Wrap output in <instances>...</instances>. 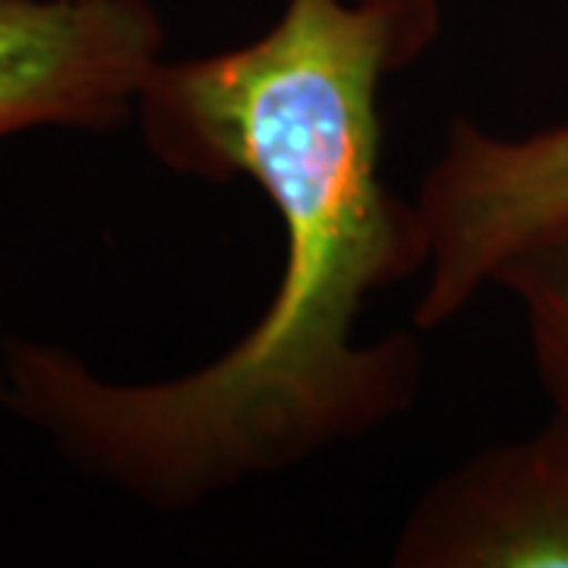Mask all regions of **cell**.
Segmentation results:
<instances>
[{"label":"cell","instance_id":"7a4b0ae2","mask_svg":"<svg viewBox=\"0 0 568 568\" xmlns=\"http://www.w3.org/2000/svg\"><path fill=\"white\" fill-rule=\"evenodd\" d=\"M414 200L429 246L414 328L433 332L462 316L518 246L568 215V121L528 136L452 121Z\"/></svg>","mask_w":568,"mask_h":568},{"label":"cell","instance_id":"3957f363","mask_svg":"<svg viewBox=\"0 0 568 568\" xmlns=\"http://www.w3.org/2000/svg\"><path fill=\"white\" fill-rule=\"evenodd\" d=\"M164 41L149 0H0V142L133 123Z\"/></svg>","mask_w":568,"mask_h":568},{"label":"cell","instance_id":"5b68a950","mask_svg":"<svg viewBox=\"0 0 568 568\" xmlns=\"http://www.w3.org/2000/svg\"><path fill=\"white\" fill-rule=\"evenodd\" d=\"M493 284L521 306L540 386L568 414V215L518 246Z\"/></svg>","mask_w":568,"mask_h":568},{"label":"cell","instance_id":"277c9868","mask_svg":"<svg viewBox=\"0 0 568 568\" xmlns=\"http://www.w3.org/2000/svg\"><path fill=\"white\" fill-rule=\"evenodd\" d=\"M395 568H568V414L480 448L420 493Z\"/></svg>","mask_w":568,"mask_h":568},{"label":"cell","instance_id":"6da1fadb","mask_svg":"<svg viewBox=\"0 0 568 568\" xmlns=\"http://www.w3.org/2000/svg\"><path fill=\"white\" fill-rule=\"evenodd\" d=\"M439 29L443 0H287L260 39L164 58L136 102L142 145L178 178L263 193L284 237L275 291L234 345L171 379H111L70 347L10 335L0 407L152 511H190L407 414L417 335L357 332L376 294L424 278V215L383 171V92Z\"/></svg>","mask_w":568,"mask_h":568}]
</instances>
